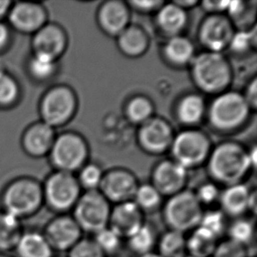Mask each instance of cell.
Wrapping results in <instances>:
<instances>
[{
  "label": "cell",
  "instance_id": "obj_28",
  "mask_svg": "<svg viewBox=\"0 0 257 257\" xmlns=\"http://www.w3.org/2000/svg\"><path fill=\"white\" fill-rule=\"evenodd\" d=\"M118 35V46L125 55L138 56L145 52L148 47V38L141 28H126Z\"/></svg>",
  "mask_w": 257,
  "mask_h": 257
},
{
  "label": "cell",
  "instance_id": "obj_47",
  "mask_svg": "<svg viewBox=\"0 0 257 257\" xmlns=\"http://www.w3.org/2000/svg\"><path fill=\"white\" fill-rule=\"evenodd\" d=\"M248 104H255L256 102V82L255 80L253 82V84H251L249 87V90L247 91V97L246 98Z\"/></svg>",
  "mask_w": 257,
  "mask_h": 257
},
{
  "label": "cell",
  "instance_id": "obj_50",
  "mask_svg": "<svg viewBox=\"0 0 257 257\" xmlns=\"http://www.w3.org/2000/svg\"><path fill=\"white\" fill-rule=\"evenodd\" d=\"M54 257H67V255H63V254H61V255H55Z\"/></svg>",
  "mask_w": 257,
  "mask_h": 257
},
{
  "label": "cell",
  "instance_id": "obj_26",
  "mask_svg": "<svg viewBox=\"0 0 257 257\" xmlns=\"http://www.w3.org/2000/svg\"><path fill=\"white\" fill-rule=\"evenodd\" d=\"M156 249L161 257L186 256V234L167 229L159 234Z\"/></svg>",
  "mask_w": 257,
  "mask_h": 257
},
{
  "label": "cell",
  "instance_id": "obj_37",
  "mask_svg": "<svg viewBox=\"0 0 257 257\" xmlns=\"http://www.w3.org/2000/svg\"><path fill=\"white\" fill-rule=\"evenodd\" d=\"M153 111V106L150 100L143 97H138L130 101L127 106V114L132 121L144 123L150 119Z\"/></svg>",
  "mask_w": 257,
  "mask_h": 257
},
{
  "label": "cell",
  "instance_id": "obj_31",
  "mask_svg": "<svg viewBox=\"0 0 257 257\" xmlns=\"http://www.w3.org/2000/svg\"><path fill=\"white\" fill-rule=\"evenodd\" d=\"M56 70V60L52 57L33 53L28 60V71L35 80H48L53 77Z\"/></svg>",
  "mask_w": 257,
  "mask_h": 257
},
{
  "label": "cell",
  "instance_id": "obj_11",
  "mask_svg": "<svg viewBox=\"0 0 257 257\" xmlns=\"http://www.w3.org/2000/svg\"><path fill=\"white\" fill-rule=\"evenodd\" d=\"M209 149L210 143L205 135L198 131H185L174 140L172 151L177 163L187 169L205 160Z\"/></svg>",
  "mask_w": 257,
  "mask_h": 257
},
{
  "label": "cell",
  "instance_id": "obj_15",
  "mask_svg": "<svg viewBox=\"0 0 257 257\" xmlns=\"http://www.w3.org/2000/svg\"><path fill=\"white\" fill-rule=\"evenodd\" d=\"M31 45L33 53L57 61L66 49L67 35L60 26L48 22L33 35Z\"/></svg>",
  "mask_w": 257,
  "mask_h": 257
},
{
  "label": "cell",
  "instance_id": "obj_33",
  "mask_svg": "<svg viewBox=\"0 0 257 257\" xmlns=\"http://www.w3.org/2000/svg\"><path fill=\"white\" fill-rule=\"evenodd\" d=\"M205 111V104L198 95H189L181 100L177 114L181 121L185 124H195L200 120Z\"/></svg>",
  "mask_w": 257,
  "mask_h": 257
},
{
  "label": "cell",
  "instance_id": "obj_48",
  "mask_svg": "<svg viewBox=\"0 0 257 257\" xmlns=\"http://www.w3.org/2000/svg\"><path fill=\"white\" fill-rule=\"evenodd\" d=\"M140 257H161L159 254H157V252H153V253H150V254H145L143 256Z\"/></svg>",
  "mask_w": 257,
  "mask_h": 257
},
{
  "label": "cell",
  "instance_id": "obj_36",
  "mask_svg": "<svg viewBox=\"0 0 257 257\" xmlns=\"http://www.w3.org/2000/svg\"><path fill=\"white\" fill-rule=\"evenodd\" d=\"M92 239L106 257L117 254L124 241L121 237L109 226L95 233Z\"/></svg>",
  "mask_w": 257,
  "mask_h": 257
},
{
  "label": "cell",
  "instance_id": "obj_8",
  "mask_svg": "<svg viewBox=\"0 0 257 257\" xmlns=\"http://www.w3.org/2000/svg\"><path fill=\"white\" fill-rule=\"evenodd\" d=\"M249 104L237 92H226L213 101L210 108V120L221 130H231L241 125L247 118Z\"/></svg>",
  "mask_w": 257,
  "mask_h": 257
},
{
  "label": "cell",
  "instance_id": "obj_2",
  "mask_svg": "<svg viewBox=\"0 0 257 257\" xmlns=\"http://www.w3.org/2000/svg\"><path fill=\"white\" fill-rule=\"evenodd\" d=\"M251 166L249 156L235 143H224L218 147L209 161V171L219 183L240 184Z\"/></svg>",
  "mask_w": 257,
  "mask_h": 257
},
{
  "label": "cell",
  "instance_id": "obj_16",
  "mask_svg": "<svg viewBox=\"0 0 257 257\" xmlns=\"http://www.w3.org/2000/svg\"><path fill=\"white\" fill-rule=\"evenodd\" d=\"M187 179L186 169L177 162L165 161L154 172L153 185L163 197H171L184 191Z\"/></svg>",
  "mask_w": 257,
  "mask_h": 257
},
{
  "label": "cell",
  "instance_id": "obj_32",
  "mask_svg": "<svg viewBox=\"0 0 257 257\" xmlns=\"http://www.w3.org/2000/svg\"><path fill=\"white\" fill-rule=\"evenodd\" d=\"M133 201L146 215V213L156 212L160 208L163 204V196L153 184H143L138 186Z\"/></svg>",
  "mask_w": 257,
  "mask_h": 257
},
{
  "label": "cell",
  "instance_id": "obj_43",
  "mask_svg": "<svg viewBox=\"0 0 257 257\" xmlns=\"http://www.w3.org/2000/svg\"><path fill=\"white\" fill-rule=\"evenodd\" d=\"M11 38L10 27L4 21H0V52H3L10 45Z\"/></svg>",
  "mask_w": 257,
  "mask_h": 257
},
{
  "label": "cell",
  "instance_id": "obj_45",
  "mask_svg": "<svg viewBox=\"0 0 257 257\" xmlns=\"http://www.w3.org/2000/svg\"><path fill=\"white\" fill-rule=\"evenodd\" d=\"M132 4L139 9L149 11L159 6L161 2L159 1H133Z\"/></svg>",
  "mask_w": 257,
  "mask_h": 257
},
{
  "label": "cell",
  "instance_id": "obj_34",
  "mask_svg": "<svg viewBox=\"0 0 257 257\" xmlns=\"http://www.w3.org/2000/svg\"><path fill=\"white\" fill-rule=\"evenodd\" d=\"M21 93L17 79L7 70H0V107L10 108L15 105Z\"/></svg>",
  "mask_w": 257,
  "mask_h": 257
},
{
  "label": "cell",
  "instance_id": "obj_24",
  "mask_svg": "<svg viewBox=\"0 0 257 257\" xmlns=\"http://www.w3.org/2000/svg\"><path fill=\"white\" fill-rule=\"evenodd\" d=\"M24 231L22 220L0 210V252L14 251Z\"/></svg>",
  "mask_w": 257,
  "mask_h": 257
},
{
  "label": "cell",
  "instance_id": "obj_19",
  "mask_svg": "<svg viewBox=\"0 0 257 257\" xmlns=\"http://www.w3.org/2000/svg\"><path fill=\"white\" fill-rule=\"evenodd\" d=\"M140 142L145 150L152 153H161L172 142L170 125L161 118L148 119L140 129Z\"/></svg>",
  "mask_w": 257,
  "mask_h": 257
},
{
  "label": "cell",
  "instance_id": "obj_29",
  "mask_svg": "<svg viewBox=\"0 0 257 257\" xmlns=\"http://www.w3.org/2000/svg\"><path fill=\"white\" fill-rule=\"evenodd\" d=\"M167 59L178 65H184L193 60L194 48L191 41L181 36H173L165 46Z\"/></svg>",
  "mask_w": 257,
  "mask_h": 257
},
{
  "label": "cell",
  "instance_id": "obj_42",
  "mask_svg": "<svg viewBox=\"0 0 257 257\" xmlns=\"http://www.w3.org/2000/svg\"><path fill=\"white\" fill-rule=\"evenodd\" d=\"M254 35H251L247 32H240L233 35V38L230 42V47L236 52H244L247 50L252 44V37Z\"/></svg>",
  "mask_w": 257,
  "mask_h": 257
},
{
  "label": "cell",
  "instance_id": "obj_30",
  "mask_svg": "<svg viewBox=\"0 0 257 257\" xmlns=\"http://www.w3.org/2000/svg\"><path fill=\"white\" fill-rule=\"evenodd\" d=\"M254 233L255 230L252 220L241 217L232 219V222L228 224L226 233L227 239L248 248L254 240Z\"/></svg>",
  "mask_w": 257,
  "mask_h": 257
},
{
  "label": "cell",
  "instance_id": "obj_20",
  "mask_svg": "<svg viewBox=\"0 0 257 257\" xmlns=\"http://www.w3.org/2000/svg\"><path fill=\"white\" fill-rule=\"evenodd\" d=\"M251 192L248 188L242 184L229 185L220 193V210L226 217L232 219L244 217L250 210Z\"/></svg>",
  "mask_w": 257,
  "mask_h": 257
},
{
  "label": "cell",
  "instance_id": "obj_12",
  "mask_svg": "<svg viewBox=\"0 0 257 257\" xmlns=\"http://www.w3.org/2000/svg\"><path fill=\"white\" fill-rule=\"evenodd\" d=\"M7 18L10 28L27 35H34L48 23L47 9L36 2L21 1L12 4Z\"/></svg>",
  "mask_w": 257,
  "mask_h": 257
},
{
  "label": "cell",
  "instance_id": "obj_13",
  "mask_svg": "<svg viewBox=\"0 0 257 257\" xmlns=\"http://www.w3.org/2000/svg\"><path fill=\"white\" fill-rule=\"evenodd\" d=\"M136 177L127 171L117 170L103 176L98 191L115 205L133 201L138 189Z\"/></svg>",
  "mask_w": 257,
  "mask_h": 257
},
{
  "label": "cell",
  "instance_id": "obj_7",
  "mask_svg": "<svg viewBox=\"0 0 257 257\" xmlns=\"http://www.w3.org/2000/svg\"><path fill=\"white\" fill-rule=\"evenodd\" d=\"M76 107L77 98L73 90L65 85L52 87L46 91L40 102L41 120L55 128L69 121Z\"/></svg>",
  "mask_w": 257,
  "mask_h": 257
},
{
  "label": "cell",
  "instance_id": "obj_22",
  "mask_svg": "<svg viewBox=\"0 0 257 257\" xmlns=\"http://www.w3.org/2000/svg\"><path fill=\"white\" fill-rule=\"evenodd\" d=\"M16 257H54L55 251L42 232L24 231L14 249Z\"/></svg>",
  "mask_w": 257,
  "mask_h": 257
},
{
  "label": "cell",
  "instance_id": "obj_17",
  "mask_svg": "<svg viewBox=\"0 0 257 257\" xmlns=\"http://www.w3.org/2000/svg\"><path fill=\"white\" fill-rule=\"evenodd\" d=\"M199 36L210 52L219 53L229 45L233 36V28L226 18L213 15L203 23Z\"/></svg>",
  "mask_w": 257,
  "mask_h": 257
},
{
  "label": "cell",
  "instance_id": "obj_14",
  "mask_svg": "<svg viewBox=\"0 0 257 257\" xmlns=\"http://www.w3.org/2000/svg\"><path fill=\"white\" fill-rule=\"evenodd\" d=\"M145 222L146 219L143 211L135 202L128 201L111 207L108 226L125 240Z\"/></svg>",
  "mask_w": 257,
  "mask_h": 257
},
{
  "label": "cell",
  "instance_id": "obj_40",
  "mask_svg": "<svg viewBox=\"0 0 257 257\" xmlns=\"http://www.w3.org/2000/svg\"><path fill=\"white\" fill-rule=\"evenodd\" d=\"M102 178L100 169L94 164H90L81 171L78 182L80 186L85 188L87 191H95L99 189Z\"/></svg>",
  "mask_w": 257,
  "mask_h": 257
},
{
  "label": "cell",
  "instance_id": "obj_1",
  "mask_svg": "<svg viewBox=\"0 0 257 257\" xmlns=\"http://www.w3.org/2000/svg\"><path fill=\"white\" fill-rule=\"evenodd\" d=\"M0 204L5 212L23 220L35 215L44 205L42 184L32 177H19L4 188Z\"/></svg>",
  "mask_w": 257,
  "mask_h": 257
},
{
  "label": "cell",
  "instance_id": "obj_35",
  "mask_svg": "<svg viewBox=\"0 0 257 257\" xmlns=\"http://www.w3.org/2000/svg\"><path fill=\"white\" fill-rule=\"evenodd\" d=\"M227 219L228 218L220 209H210L203 212L199 226L221 240L229 224Z\"/></svg>",
  "mask_w": 257,
  "mask_h": 257
},
{
  "label": "cell",
  "instance_id": "obj_21",
  "mask_svg": "<svg viewBox=\"0 0 257 257\" xmlns=\"http://www.w3.org/2000/svg\"><path fill=\"white\" fill-rule=\"evenodd\" d=\"M98 19L104 31L110 35H119L128 23L127 7L119 1H109L101 7Z\"/></svg>",
  "mask_w": 257,
  "mask_h": 257
},
{
  "label": "cell",
  "instance_id": "obj_51",
  "mask_svg": "<svg viewBox=\"0 0 257 257\" xmlns=\"http://www.w3.org/2000/svg\"><path fill=\"white\" fill-rule=\"evenodd\" d=\"M184 257H192V256H190V255H186V256H184Z\"/></svg>",
  "mask_w": 257,
  "mask_h": 257
},
{
  "label": "cell",
  "instance_id": "obj_38",
  "mask_svg": "<svg viewBox=\"0 0 257 257\" xmlns=\"http://www.w3.org/2000/svg\"><path fill=\"white\" fill-rule=\"evenodd\" d=\"M67 257H106L92 238H82L68 253Z\"/></svg>",
  "mask_w": 257,
  "mask_h": 257
},
{
  "label": "cell",
  "instance_id": "obj_18",
  "mask_svg": "<svg viewBox=\"0 0 257 257\" xmlns=\"http://www.w3.org/2000/svg\"><path fill=\"white\" fill-rule=\"evenodd\" d=\"M55 139V128L41 120L27 127L22 135L21 144L28 156L42 157L49 155Z\"/></svg>",
  "mask_w": 257,
  "mask_h": 257
},
{
  "label": "cell",
  "instance_id": "obj_3",
  "mask_svg": "<svg viewBox=\"0 0 257 257\" xmlns=\"http://www.w3.org/2000/svg\"><path fill=\"white\" fill-rule=\"evenodd\" d=\"M204 211L194 192L184 190L169 197L162 214L168 229L187 234L199 226Z\"/></svg>",
  "mask_w": 257,
  "mask_h": 257
},
{
  "label": "cell",
  "instance_id": "obj_25",
  "mask_svg": "<svg viewBox=\"0 0 257 257\" xmlns=\"http://www.w3.org/2000/svg\"><path fill=\"white\" fill-rule=\"evenodd\" d=\"M158 238L159 233L156 226L146 221L125 241L129 250L140 257L156 252Z\"/></svg>",
  "mask_w": 257,
  "mask_h": 257
},
{
  "label": "cell",
  "instance_id": "obj_10",
  "mask_svg": "<svg viewBox=\"0 0 257 257\" xmlns=\"http://www.w3.org/2000/svg\"><path fill=\"white\" fill-rule=\"evenodd\" d=\"M42 233L53 250L68 253L84 238L83 231L71 214H57L47 223Z\"/></svg>",
  "mask_w": 257,
  "mask_h": 257
},
{
  "label": "cell",
  "instance_id": "obj_9",
  "mask_svg": "<svg viewBox=\"0 0 257 257\" xmlns=\"http://www.w3.org/2000/svg\"><path fill=\"white\" fill-rule=\"evenodd\" d=\"M49 155L53 165L58 171L72 173L86 159V144L77 134L64 133L56 137Z\"/></svg>",
  "mask_w": 257,
  "mask_h": 257
},
{
  "label": "cell",
  "instance_id": "obj_5",
  "mask_svg": "<svg viewBox=\"0 0 257 257\" xmlns=\"http://www.w3.org/2000/svg\"><path fill=\"white\" fill-rule=\"evenodd\" d=\"M111 203L98 190L86 191L80 196L72 210V217L80 226L83 233L99 232L109 224Z\"/></svg>",
  "mask_w": 257,
  "mask_h": 257
},
{
  "label": "cell",
  "instance_id": "obj_27",
  "mask_svg": "<svg viewBox=\"0 0 257 257\" xmlns=\"http://www.w3.org/2000/svg\"><path fill=\"white\" fill-rule=\"evenodd\" d=\"M157 21L159 27L166 34L176 36L185 27L187 16L184 8L177 4H168L161 8Z\"/></svg>",
  "mask_w": 257,
  "mask_h": 257
},
{
  "label": "cell",
  "instance_id": "obj_39",
  "mask_svg": "<svg viewBox=\"0 0 257 257\" xmlns=\"http://www.w3.org/2000/svg\"><path fill=\"white\" fill-rule=\"evenodd\" d=\"M212 257H249L248 248L229 239L220 240Z\"/></svg>",
  "mask_w": 257,
  "mask_h": 257
},
{
  "label": "cell",
  "instance_id": "obj_6",
  "mask_svg": "<svg viewBox=\"0 0 257 257\" xmlns=\"http://www.w3.org/2000/svg\"><path fill=\"white\" fill-rule=\"evenodd\" d=\"M195 83L205 92L224 90L231 79L229 64L219 53H204L192 60Z\"/></svg>",
  "mask_w": 257,
  "mask_h": 257
},
{
  "label": "cell",
  "instance_id": "obj_46",
  "mask_svg": "<svg viewBox=\"0 0 257 257\" xmlns=\"http://www.w3.org/2000/svg\"><path fill=\"white\" fill-rule=\"evenodd\" d=\"M12 4L13 2L9 0H0V21H3L4 18L7 17Z\"/></svg>",
  "mask_w": 257,
  "mask_h": 257
},
{
  "label": "cell",
  "instance_id": "obj_49",
  "mask_svg": "<svg viewBox=\"0 0 257 257\" xmlns=\"http://www.w3.org/2000/svg\"><path fill=\"white\" fill-rule=\"evenodd\" d=\"M0 257H14L13 255H11L10 254H8V253H2V252H0Z\"/></svg>",
  "mask_w": 257,
  "mask_h": 257
},
{
  "label": "cell",
  "instance_id": "obj_44",
  "mask_svg": "<svg viewBox=\"0 0 257 257\" xmlns=\"http://www.w3.org/2000/svg\"><path fill=\"white\" fill-rule=\"evenodd\" d=\"M230 1H205L204 2V7L205 9L211 12H220L226 10Z\"/></svg>",
  "mask_w": 257,
  "mask_h": 257
},
{
  "label": "cell",
  "instance_id": "obj_23",
  "mask_svg": "<svg viewBox=\"0 0 257 257\" xmlns=\"http://www.w3.org/2000/svg\"><path fill=\"white\" fill-rule=\"evenodd\" d=\"M219 240L205 228L198 226L186 234L187 255L212 257Z\"/></svg>",
  "mask_w": 257,
  "mask_h": 257
},
{
  "label": "cell",
  "instance_id": "obj_4",
  "mask_svg": "<svg viewBox=\"0 0 257 257\" xmlns=\"http://www.w3.org/2000/svg\"><path fill=\"white\" fill-rule=\"evenodd\" d=\"M44 205L56 214L72 211L80 198L81 186L73 174L57 171L42 184Z\"/></svg>",
  "mask_w": 257,
  "mask_h": 257
},
{
  "label": "cell",
  "instance_id": "obj_41",
  "mask_svg": "<svg viewBox=\"0 0 257 257\" xmlns=\"http://www.w3.org/2000/svg\"><path fill=\"white\" fill-rule=\"evenodd\" d=\"M196 197L198 198L200 205H212L216 201H218L220 196L219 189L214 184H205L199 187L197 192H194Z\"/></svg>",
  "mask_w": 257,
  "mask_h": 257
}]
</instances>
